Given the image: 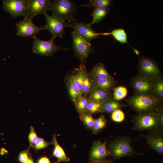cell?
<instances>
[{"instance_id": "6da1fadb", "label": "cell", "mask_w": 163, "mask_h": 163, "mask_svg": "<svg viewBox=\"0 0 163 163\" xmlns=\"http://www.w3.org/2000/svg\"><path fill=\"white\" fill-rule=\"evenodd\" d=\"M126 101L128 105L138 114L158 112L162 107V100L151 94H135Z\"/></svg>"}, {"instance_id": "7a4b0ae2", "label": "cell", "mask_w": 163, "mask_h": 163, "mask_svg": "<svg viewBox=\"0 0 163 163\" xmlns=\"http://www.w3.org/2000/svg\"><path fill=\"white\" fill-rule=\"evenodd\" d=\"M78 6L69 0H54L51 1L50 10L52 15L69 23L75 20Z\"/></svg>"}, {"instance_id": "3957f363", "label": "cell", "mask_w": 163, "mask_h": 163, "mask_svg": "<svg viewBox=\"0 0 163 163\" xmlns=\"http://www.w3.org/2000/svg\"><path fill=\"white\" fill-rule=\"evenodd\" d=\"M133 129L136 130L150 131L159 129L158 112L138 113L133 117Z\"/></svg>"}, {"instance_id": "277c9868", "label": "cell", "mask_w": 163, "mask_h": 163, "mask_svg": "<svg viewBox=\"0 0 163 163\" xmlns=\"http://www.w3.org/2000/svg\"><path fill=\"white\" fill-rule=\"evenodd\" d=\"M33 38L34 40L32 46V52L41 56L52 57L57 51L70 49L56 45L54 42L55 38L53 37L47 41L40 39L36 36Z\"/></svg>"}, {"instance_id": "5b68a950", "label": "cell", "mask_w": 163, "mask_h": 163, "mask_svg": "<svg viewBox=\"0 0 163 163\" xmlns=\"http://www.w3.org/2000/svg\"><path fill=\"white\" fill-rule=\"evenodd\" d=\"M72 46L75 54L78 58L81 65H84L87 58L93 50L90 42L81 37L74 31L71 33Z\"/></svg>"}, {"instance_id": "8992f818", "label": "cell", "mask_w": 163, "mask_h": 163, "mask_svg": "<svg viewBox=\"0 0 163 163\" xmlns=\"http://www.w3.org/2000/svg\"><path fill=\"white\" fill-rule=\"evenodd\" d=\"M133 140L127 137L114 139L109 144V152L114 157L117 158L133 154V149L130 144Z\"/></svg>"}, {"instance_id": "52a82bcc", "label": "cell", "mask_w": 163, "mask_h": 163, "mask_svg": "<svg viewBox=\"0 0 163 163\" xmlns=\"http://www.w3.org/2000/svg\"><path fill=\"white\" fill-rule=\"evenodd\" d=\"M139 75L151 80L154 81L161 76V71L155 62L152 59L142 56L138 66Z\"/></svg>"}, {"instance_id": "ba28073f", "label": "cell", "mask_w": 163, "mask_h": 163, "mask_svg": "<svg viewBox=\"0 0 163 163\" xmlns=\"http://www.w3.org/2000/svg\"><path fill=\"white\" fill-rule=\"evenodd\" d=\"M32 19L24 18L15 24L16 35L22 37H32L36 36L40 32L45 30L44 26L38 27L35 25Z\"/></svg>"}, {"instance_id": "9c48e42d", "label": "cell", "mask_w": 163, "mask_h": 163, "mask_svg": "<svg viewBox=\"0 0 163 163\" xmlns=\"http://www.w3.org/2000/svg\"><path fill=\"white\" fill-rule=\"evenodd\" d=\"M44 15L46 20V23L43 26L45 30L51 33L53 37L62 38L65 29L68 27V23L53 15H49L47 13Z\"/></svg>"}, {"instance_id": "30bf717a", "label": "cell", "mask_w": 163, "mask_h": 163, "mask_svg": "<svg viewBox=\"0 0 163 163\" xmlns=\"http://www.w3.org/2000/svg\"><path fill=\"white\" fill-rule=\"evenodd\" d=\"M51 2L50 0H27L26 12L24 18L33 19L37 15H44L50 10Z\"/></svg>"}, {"instance_id": "8fae6325", "label": "cell", "mask_w": 163, "mask_h": 163, "mask_svg": "<svg viewBox=\"0 0 163 163\" xmlns=\"http://www.w3.org/2000/svg\"><path fill=\"white\" fill-rule=\"evenodd\" d=\"M27 0H4L3 1V10L14 18L19 16L24 17L27 11Z\"/></svg>"}, {"instance_id": "7c38bea8", "label": "cell", "mask_w": 163, "mask_h": 163, "mask_svg": "<svg viewBox=\"0 0 163 163\" xmlns=\"http://www.w3.org/2000/svg\"><path fill=\"white\" fill-rule=\"evenodd\" d=\"M68 27L73 29L81 37L90 42L101 35V33L96 32L88 23L79 22L76 20L68 23Z\"/></svg>"}, {"instance_id": "4fadbf2b", "label": "cell", "mask_w": 163, "mask_h": 163, "mask_svg": "<svg viewBox=\"0 0 163 163\" xmlns=\"http://www.w3.org/2000/svg\"><path fill=\"white\" fill-rule=\"evenodd\" d=\"M130 84L135 94H151L154 81L138 75L132 79Z\"/></svg>"}, {"instance_id": "5bb4252c", "label": "cell", "mask_w": 163, "mask_h": 163, "mask_svg": "<svg viewBox=\"0 0 163 163\" xmlns=\"http://www.w3.org/2000/svg\"><path fill=\"white\" fill-rule=\"evenodd\" d=\"M159 129L150 131L147 135H142L145 138L150 147L157 152L163 153V136Z\"/></svg>"}, {"instance_id": "9a60e30c", "label": "cell", "mask_w": 163, "mask_h": 163, "mask_svg": "<svg viewBox=\"0 0 163 163\" xmlns=\"http://www.w3.org/2000/svg\"><path fill=\"white\" fill-rule=\"evenodd\" d=\"M108 154L105 143L100 141L94 142L90 152V158L95 161H101L106 157Z\"/></svg>"}, {"instance_id": "2e32d148", "label": "cell", "mask_w": 163, "mask_h": 163, "mask_svg": "<svg viewBox=\"0 0 163 163\" xmlns=\"http://www.w3.org/2000/svg\"><path fill=\"white\" fill-rule=\"evenodd\" d=\"M65 83L70 99L75 104L82 95V94L78 89L71 76H68L66 78Z\"/></svg>"}, {"instance_id": "e0dca14e", "label": "cell", "mask_w": 163, "mask_h": 163, "mask_svg": "<svg viewBox=\"0 0 163 163\" xmlns=\"http://www.w3.org/2000/svg\"><path fill=\"white\" fill-rule=\"evenodd\" d=\"M101 104L102 113H112L117 109L126 106V105L112 97L103 101Z\"/></svg>"}, {"instance_id": "ac0fdd59", "label": "cell", "mask_w": 163, "mask_h": 163, "mask_svg": "<svg viewBox=\"0 0 163 163\" xmlns=\"http://www.w3.org/2000/svg\"><path fill=\"white\" fill-rule=\"evenodd\" d=\"M90 73L96 80L105 78L114 79L108 72L104 64L101 62L96 64Z\"/></svg>"}, {"instance_id": "d6986e66", "label": "cell", "mask_w": 163, "mask_h": 163, "mask_svg": "<svg viewBox=\"0 0 163 163\" xmlns=\"http://www.w3.org/2000/svg\"><path fill=\"white\" fill-rule=\"evenodd\" d=\"M96 81L87 70L82 84V94L87 97L89 96L91 90L95 87Z\"/></svg>"}, {"instance_id": "ffe728a7", "label": "cell", "mask_w": 163, "mask_h": 163, "mask_svg": "<svg viewBox=\"0 0 163 163\" xmlns=\"http://www.w3.org/2000/svg\"><path fill=\"white\" fill-rule=\"evenodd\" d=\"M86 70L85 65L80 64L78 67L75 69L74 74L71 75L73 81L82 93V84Z\"/></svg>"}, {"instance_id": "44dd1931", "label": "cell", "mask_w": 163, "mask_h": 163, "mask_svg": "<svg viewBox=\"0 0 163 163\" xmlns=\"http://www.w3.org/2000/svg\"><path fill=\"white\" fill-rule=\"evenodd\" d=\"M51 143L54 146L53 156L56 157L58 159L56 163L67 162L70 161V159L66 156L63 149L58 144L55 135L53 136Z\"/></svg>"}, {"instance_id": "7402d4cb", "label": "cell", "mask_w": 163, "mask_h": 163, "mask_svg": "<svg viewBox=\"0 0 163 163\" xmlns=\"http://www.w3.org/2000/svg\"><path fill=\"white\" fill-rule=\"evenodd\" d=\"M111 97L110 92L94 87L91 90L88 97L89 100L102 102L104 100Z\"/></svg>"}, {"instance_id": "603a6c76", "label": "cell", "mask_w": 163, "mask_h": 163, "mask_svg": "<svg viewBox=\"0 0 163 163\" xmlns=\"http://www.w3.org/2000/svg\"><path fill=\"white\" fill-rule=\"evenodd\" d=\"M110 7L96 8L92 11L91 15L93 17L92 21L88 24L90 25L97 24L102 21L108 13Z\"/></svg>"}, {"instance_id": "cb8c5ba5", "label": "cell", "mask_w": 163, "mask_h": 163, "mask_svg": "<svg viewBox=\"0 0 163 163\" xmlns=\"http://www.w3.org/2000/svg\"><path fill=\"white\" fill-rule=\"evenodd\" d=\"M101 35H111L117 41L122 43H127L126 34L124 29L118 28L113 30L110 32L101 33Z\"/></svg>"}, {"instance_id": "d4e9b609", "label": "cell", "mask_w": 163, "mask_h": 163, "mask_svg": "<svg viewBox=\"0 0 163 163\" xmlns=\"http://www.w3.org/2000/svg\"><path fill=\"white\" fill-rule=\"evenodd\" d=\"M151 95L158 99L163 100V80L161 77L154 81Z\"/></svg>"}, {"instance_id": "484cf974", "label": "cell", "mask_w": 163, "mask_h": 163, "mask_svg": "<svg viewBox=\"0 0 163 163\" xmlns=\"http://www.w3.org/2000/svg\"><path fill=\"white\" fill-rule=\"evenodd\" d=\"M115 84L114 79L105 78L97 80L95 87L110 92Z\"/></svg>"}, {"instance_id": "4316f807", "label": "cell", "mask_w": 163, "mask_h": 163, "mask_svg": "<svg viewBox=\"0 0 163 163\" xmlns=\"http://www.w3.org/2000/svg\"><path fill=\"white\" fill-rule=\"evenodd\" d=\"M88 4H84L81 5L88 8L94 7L96 8L110 7L112 5V0H90Z\"/></svg>"}, {"instance_id": "83f0119b", "label": "cell", "mask_w": 163, "mask_h": 163, "mask_svg": "<svg viewBox=\"0 0 163 163\" xmlns=\"http://www.w3.org/2000/svg\"><path fill=\"white\" fill-rule=\"evenodd\" d=\"M85 113L91 115L102 113L101 102L89 100Z\"/></svg>"}, {"instance_id": "f1b7e54d", "label": "cell", "mask_w": 163, "mask_h": 163, "mask_svg": "<svg viewBox=\"0 0 163 163\" xmlns=\"http://www.w3.org/2000/svg\"><path fill=\"white\" fill-rule=\"evenodd\" d=\"M89 100L88 97L83 95L75 104L76 110L79 114L85 112Z\"/></svg>"}, {"instance_id": "f546056e", "label": "cell", "mask_w": 163, "mask_h": 163, "mask_svg": "<svg viewBox=\"0 0 163 163\" xmlns=\"http://www.w3.org/2000/svg\"><path fill=\"white\" fill-rule=\"evenodd\" d=\"M107 123V120L103 115L95 119V123L92 129L93 133L96 134L100 132L105 127Z\"/></svg>"}, {"instance_id": "4dcf8cb0", "label": "cell", "mask_w": 163, "mask_h": 163, "mask_svg": "<svg viewBox=\"0 0 163 163\" xmlns=\"http://www.w3.org/2000/svg\"><path fill=\"white\" fill-rule=\"evenodd\" d=\"M79 117L86 128L92 130L95 121V119L92 117V115L85 113L79 114Z\"/></svg>"}, {"instance_id": "1f68e13d", "label": "cell", "mask_w": 163, "mask_h": 163, "mask_svg": "<svg viewBox=\"0 0 163 163\" xmlns=\"http://www.w3.org/2000/svg\"><path fill=\"white\" fill-rule=\"evenodd\" d=\"M128 91L126 88L120 86L113 88V98L117 101L124 98L127 95Z\"/></svg>"}, {"instance_id": "d6a6232c", "label": "cell", "mask_w": 163, "mask_h": 163, "mask_svg": "<svg viewBox=\"0 0 163 163\" xmlns=\"http://www.w3.org/2000/svg\"><path fill=\"white\" fill-rule=\"evenodd\" d=\"M111 118L114 121L120 122L124 120L125 115L123 111L120 109H117L111 113Z\"/></svg>"}, {"instance_id": "836d02e7", "label": "cell", "mask_w": 163, "mask_h": 163, "mask_svg": "<svg viewBox=\"0 0 163 163\" xmlns=\"http://www.w3.org/2000/svg\"><path fill=\"white\" fill-rule=\"evenodd\" d=\"M50 143L46 142L43 139L38 138L33 147L36 150H38L46 147Z\"/></svg>"}, {"instance_id": "e575fe53", "label": "cell", "mask_w": 163, "mask_h": 163, "mask_svg": "<svg viewBox=\"0 0 163 163\" xmlns=\"http://www.w3.org/2000/svg\"><path fill=\"white\" fill-rule=\"evenodd\" d=\"M28 138L30 142V146H33L38 138L34 128L32 126L30 128V131Z\"/></svg>"}, {"instance_id": "d590c367", "label": "cell", "mask_w": 163, "mask_h": 163, "mask_svg": "<svg viewBox=\"0 0 163 163\" xmlns=\"http://www.w3.org/2000/svg\"><path fill=\"white\" fill-rule=\"evenodd\" d=\"M28 155V150L21 152L18 156L19 161L22 163H25L29 158Z\"/></svg>"}, {"instance_id": "8d00e7d4", "label": "cell", "mask_w": 163, "mask_h": 163, "mask_svg": "<svg viewBox=\"0 0 163 163\" xmlns=\"http://www.w3.org/2000/svg\"><path fill=\"white\" fill-rule=\"evenodd\" d=\"M158 113V123L159 129L162 131L163 129V108L162 107Z\"/></svg>"}, {"instance_id": "74e56055", "label": "cell", "mask_w": 163, "mask_h": 163, "mask_svg": "<svg viewBox=\"0 0 163 163\" xmlns=\"http://www.w3.org/2000/svg\"><path fill=\"white\" fill-rule=\"evenodd\" d=\"M38 163H50V161L48 158L43 157L39 160Z\"/></svg>"}, {"instance_id": "f35d334b", "label": "cell", "mask_w": 163, "mask_h": 163, "mask_svg": "<svg viewBox=\"0 0 163 163\" xmlns=\"http://www.w3.org/2000/svg\"><path fill=\"white\" fill-rule=\"evenodd\" d=\"M8 152L4 148H2L1 149L0 153L1 155H3Z\"/></svg>"}, {"instance_id": "ab89813d", "label": "cell", "mask_w": 163, "mask_h": 163, "mask_svg": "<svg viewBox=\"0 0 163 163\" xmlns=\"http://www.w3.org/2000/svg\"><path fill=\"white\" fill-rule=\"evenodd\" d=\"M25 163H34L33 159L31 157H29Z\"/></svg>"}, {"instance_id": "60d3db41", "label": "cell", "mask_w": 163, "mask_h": 163, "mask_svg": "<svg viewBox=\"0 0 163 163\" xmlns=\"http://www.w3.org/2000/svg\"><path fill=\"white\" fill-rule=\"evenodd\" d=\"M133 49L134 52L136 53V54L137 55H139V51L137 49H135L134 48H132Z\"/></svg>"}]
</instances>
